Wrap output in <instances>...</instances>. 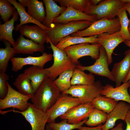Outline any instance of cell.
Wrapping results in <instances>:
<instances>
[{
  "mask_svg": "<svg viewBox=\"0 0 130 130\" xmlns=\"http://www.w3.org/2000/svg\"><path fill=\"white\" fill-rule=\"evenodd\" d=\"M8 91L6 97L0 99V110L13 108L23 111L27 109L29 103L28 101L32 96L22 94L13 88L7 82Z\"/></svg>",
  "mask_w": 130,
  "mask_h": 130,
  "instance_id": "9c48e42d",
  "label": "cell"
},
{
  "mask_svg": "<svg viewBox=\"0 0 130 130\" xmlns=\"http://www.w3.org/2000/svg\"><path fill=\"white\" fill-rule=\"evenodd\" d=\"M98 35L84 37L72 36L69 35L62 39L55 46L57 48L63 50L71 45L83 43H88L91 44L98 43Z\"/></svg>",
  "mask_w": 130,
  "mask_h": 130,
  "instance_id": "484cf974",
  "label": "cell"
},
{
  "mask_svg": "<svg viewBox=\"0 0 130 130\" xmlns=\"http://www.w3.org/2000/svg\"><path fill=\"white\" fill-rule=\"evenodd\" d=\"M130 110V104L123 101L118 103L113 109L108 114L107 120L102 126L103 130H108L113 128L116 121L118 120L124 121Z\"/></svg>",
  "mask_w": 130,
  "mask_h": 130,
  "instance_id": "e0dca14e",
  "label": "cell"
},
{
  "mask_svg": "<svg viewBox=\"0 0 130 130\" xmlns=\"http://www.w3.org/2000/svg\"><path fill=\"white\" fill-rule=\"evenodd\" d=\"M101 1V0H91L92 4L93 6L97 5Z\"/></svg>",
  "mask_w": 130,
  "mask_h": 130,
  "instance_id": "7bdbcfd3",
  "label": "cell"
},
{
  "mask_svg": "<svg viewBox=\"0 0 130 130\" xmlns=\"http://www.w3.org/2000/svg\"><path fill=\"white\" fill-rule=\"evenodd\" d=\"M12 111L24 116L30 124L32 130H45L48 116L46 112L37 108L32 104L29 103L28 107L24 111Z\"/></svg>",
  "mask_w": 130,
  "mask_h": 130,
  "instance_id": "30bf717a",
  "label": "cell"
},
{
  "mask_svg": "<svg viewBox=\"0 0 130 130\" xmlns=\"http://www.w3.org/2000/svg\"><path fill=\"white\" fill-rule=\"evenodd\" d=\"M30 79L35 92L46 78H49L48 71L38 66H32L25 70L24 73Z\"/></svg>",
  "mask_w": 130,
  "mask_h": 130,
  "instance_id": "7402d4cb",
  "label": "cell"
},
{
  "mask_svg": "<svg viewBox=\"0 0 130 130\" xmlns=\"http://www.w3.org/2000/svg\"><path fill=\"white\" fill-rule=\"evenodd\" d=\"M83 43L68 46L63 50L73 62L78 65H81L78 60L85 56H90L96 60L99 57V44H92Z\"/></svg>",
  "mask_w": 130,
  "mask_h": 130,
  "instance_id": "52a82bcc",
  "label": "cell"
},
{
  "mask_svg": "<svg viewBox=\"0 0 130 130\" xmlns=\"http://www.w3.org/2000/svg\"><path fill=\"white\" fill-rule=\"evenodd\" d=\"M9 76L5 72H0V99L4 98L8 91L7 81Z\"/></svg>",
  "mask_w": 130,
  "mask_h": 130,
  "instance_id": "8d00e7d4",
  "label": "cell"
},
{
  "mask_svg": "<svg viewBox=\"0 0 130 130\" xmlns=\"http://www.w3.org/2000/svg\"><path fill=\"white\" fill-rule=\"evenodd\" d=\"M25 7H27V13L37 21L42 23L46 17L43 2L37 0H19Z\"/></svg>",
  "mask_w": 130,
  "mask_h": 130,
  "instance_id": "44dd1931",
  "label": "cell"
},
{
  "mask_svg": "<svg viewBox=\"0 0 130 130\" xmlns=\"http://www.w3.org/2000/svg\"><path fill=\"white\" fill-rule=\"evenodd\" d=\"M124 121L126 124L125 129L123 130H130V110L128 111Z\"/></svg>",
  "mask_w": 130,
  "mask_h": 130,
  "instance_id": "f35d334b",
  "label": "cell"
},
{
  "mask_svg": "<svg viewBox=\"0 0 130 130\" xmlns=\"http://www.w3.org/2000/svg\"><path fill=\"white\" fill-rule=\"evenodd\" d=\"M129 93L130 95V86L129 88Z\"/></svg>",
  "mask_w": 130,
  "mask_h": 130,
  "instance_id": "bcb514c9",
  "label": "cell"
},
{
  "mask_svg": "<svg viewBox=\"0 0 130 130\" xmlns=\"http://www.w3.org/2000/svg\"><path fill=\"white\" fill-rule=\"evenodd\" d=\"M15 8L20 16V23L17 25L15 28V30L19 31L20 27L21 26L28 23H33L41 27L44 30L47 28L32 17L25 10V7L20 2H18L15 0H7Z\"/></svg>",
  "mask_w": 130,
  "mask_h": 130,
  "instance_id": "cb8c5ba5",
  "label": "cell"
},
{
  "mask_svg": "<svg viewBox=\"0 0 130 130\" xmlns=\"http://www.w3.org/2000/svg\"><path fill=\"white\" fill-rule=\"evenodd\" d=\"M108 117V114L94 108L90 114L85 124L91 127L97 126L103 123L105 124Z\"/></svg>",
  "mask_w": 130,
  "mask_h": 130,
  "instance_id": "1f68e13d",
  "label": "cell"
},
{
  "mask_svg": "<svg viewBox=\"0 0 130 130\" xmlns=\"http://www.w3.org/2000/svg\"><path fill=\"white\" fill-rule=\"evenodd\" d=\"M94 108L91 103L81 104L71 109L59 117L66 120L69 123L78 124L87 119Z\"/></svg>",
  "mask_w": 130,
  "mask_h": 130,
  "instance_id": "4fadbf2b",
  "label": "cell"
},
{
  "mask_svg": "<svg viewBox=\"0 0 130 130\" xmlns=\"http://www.w3.org/2000/svg\"><path fill=\"white\" fill-rule=\"evenodd\" d=\"M82 20L93 22L96 20V15H90L71 7H68L59 16L54 19L53 23L66 24L71 21Z\"/></svg>",
  "mask_w": 130,
  "mask_h": 130,
  "instance_id": "2e32d148",
  "label": "cell"
},
{
  "mask_svg": "<svg viewBox=\"0 0 130 130\" xmlns=\"http://www.w3.org/2000/svg\"><path fill=\"white\" fill-rule=\"evenodd\" d=\"M124 42L127 46L130 47V41H125Z\"/></svg>",
  "mask_w": 130,
  "mask_h": 130,
  "instance_id": "ee69618b",
  "label": "cell"
},
{
  "mask_svg": "<svg viewBox=\"0 0 130 130\" xmlns=\"http://www.w3.org/2000/svg\"><path fill=\"white\" fill-rule=\"evenodd\" d=\"M121 25L119 33L125 41H130V33L129 30V20L126 11L123 8L119 12L117 15Z\"/></svg>",
  "mask_w": 130,
  "mask_h": 130,
  "instance_id": "e575fe53",
  "label": "cell"
},
{
  "mask_svg": "<svg viewBox=\"0 0 130 130\" xmlns=\"http://www.w3.org/2000/svg\"><path fill=\"white\" fill-rule=\"evenodd\" d=\"M128 81L130 82V70L128 74L123 80L122 82L124 83Z\"/></svg>",
  "mask_w": 130,
  "mask_h": 130,
  "instance_id": "b9f144b4",
  "label": "cell"
},
{
  "mask_svg": "<svg viewBox=\"0 0 130 130\" xmlns=\"http://www.w3.org/2000/svg\"><path fill=\"white\" fill-rule=\"evenodd\" d=\"M61 6L65 7H71L87 14L91 5V0H55Z\"/></svg>",
  "mask_w": 130,
  "mask_h": 130,
  "instance_id": "4dcf8cb0",
  "label": "cell"
},
{
  "mask_svg": "<svg viewBox=\"0 0 130 130\" xmlns=\"http://www.w3.org/2000/svg\"><path fill=\"white\" fill-rule=\"evenodd\" d=\"M13 84L18 91L22 94L32 97L35 94L31 80L24 73L18 76Z\"/></svg>",
  "mask_w": 130,
  "mask_h": 130,
  "instance_id": "83f0119b",
  "label": "cell"
},
{
  "mask_svg": "<svg viewBox=\"0 0 130 130\" xmlns=\"http://www.w3.org/2000/svg\"><path fill=\"white\" fill-rule=\"evenodd\" d=\"M95 78L92 74L86 73L84 71L76 67L73 70L71 80L72 85H89L95 82Z\"/></svg>",
  "mask_w": 130,
  "mask_h": 130,
  "instance_id": "f1b7e54d",
  "label": "cell"
},
{
  "mask_svg": "<svg viewBox=\"0 0 130 130\" xmlns=\"http://www.w3.org/2000/svg\"><path fill=\"white\" fill-rule=\"evenodd\" d=\"M52 55L45 52H43L42 55L39 57L29 56L23 58L14 57L11 60L12 64V70L17 72L21 70L25 65H31L44 67L45 64L53 58Z\"/></svg>",
  "mask_w": 130,
  "mask_h": 130,
  "instance_id": "7c38bea8",
  "label": "cell"
},
{
  "mask_svg": "<svg viewBox=\"0 0 130 130\" xmlns=\"http://www.w3.org/2000/svg\"><path fill=\"white\" fill-rule=\"evenodd\" d=\"M73 70H69L65 71L59 76L54 82L59 89L61 93L68 90L71 87V79L72 78Z\"/></svg>",
  "mask_w": 130,
  "mask_h": 130,
  "instance_id": "d6a6232c",
  "label": "cell"
},
{
  "mask_svg": "<svg viewBox=\"0 0 130 130\" xmlns=\"http://www.w3.org/2000/svg\"><path fill=\"white\" fill-rule=\"evenodd\" d=\"M61 92L53 81L45 79L31 98L32 104L39 109L46 112L55 104Z\"/></svg>",
  "mask_w": 130,
  "mask_h": 130,
  "instance_id": "6da1fadb",
  "label": "cell"
},
{
  "mask_svg": "<svg viewBox=\"0 0 130 130\" xmlns=\"http://www.w3.org/2000/svg\"><path fill=\"white\" fill-rule=\"evenodd\" d=\"M11 5L7 0H0V14L1 19L5 23L9 21L16 11Z\"/></svg>",
  "mask_w": 130,
  "mask_h": 130,
  "instance_id": "d590c367",
  "label": "cell"
},
{
  "mask_svg": "<svg viewBox=\"0 0 130 130\" xmlns=\"http://www.w3.org/2000/svg\"><path fill=\"white\" fill-rule=\"evenodd\" d=\"M124 3L121 0H101L97 5L91 6L88 14L96 15V20L102 19H112L124 8Z\"/></svg>",
  "mask_w": 130,
  "mask_h": 130,
  "instance_id": "8992f818",
  "label": "cell"
},
{
  "mask_svg": "<svg viewBox=\"0 0 130 130\" xmlns=\"http://www.w3.org/2000/svg\"><path fill=\"white\" fill-rule=\"evenodd\" d=\"M46 7V17L42 24L50 28L54 19L65 11L67 7L59 6L52 0H43Z\"/></svg>",
  "mask_w": 130,
  "mask_h": 130,
  "instance_id": "603a6c76",
  "label": "cell"
},
{
  "mask_svg": "<svg viewBox=\"0 0 130 130\" xmlns=\"http://www.w3.org/2000/svg\"><path fill=\"white\" fill-rule=\"evenodd\" d=\"M118 102L111 98L100 95L95 98L91 103L94 108L108 114L115 107Z\"/></svg>",
  "mask_w": 130,
  "mask_h": 130,
  "instance_id": "4316f807",
  "label": "cell"
},
{
  "mask_svg": "<svg viewBox=\"0 0 130 130\" xmlns=\"http://www.w3.org/2000/svg\"><path fill=\"white\" fill-rule=\"evenodd\" d=\"M99 53V58L93 64L87 66L78 65L76 67L83 71H87L92 74L104 77L115 82V79L109 68V64L107 55L105 49L101 45Z\"/></svg>",
  "mask_w": 130,
  "mask_h": 130,
  "instance_id": "8fae6325",
  "label": "cell"
},
{
  "mask_svg": "<svg viewBox=\"0 0 130 130\" xmlns=\"http://www.w3.org/2000/svg\"><path fill=\"white\" fill-rule=\"evenodd\" d=\"M130 86V82L129 81L115 87L107 84L103 86L101 95L111 98L118 101L121 100L126 102L130 104V95L128 91Z\"/></svg>",
  "mask_w": 130,
  "mask_h": 130,
  "instance_id": "9a60e30c",
  "label": "cell"
},
{
  "mask_svg": "<svg viewBox=\"0 0 130 130\" xmlns=\"http://www.w3.org/2000/svg\"><path fill=\"white\" fill-rule=\"evenodd\" d=\"M102 124L99 125L96 127H86L81 126L78 130H103L102 126Z\"/></svg>",
  "mask_w": 130,
  "mask_h": 130,
  "instance_id": "74e56055",
  "label": "cell"
},
{
  "mask_svg": "<svg viewBox=\"0 0 130 130\" xmlns=\"http://www.w3.org/2000/svg\"><path fill=\"white\" fill-rule=\"evenodd\" d=\"M5 48H0V72H5L7 71L9 61L16 54L11 44L4 40Z\"/></svg>",
  "mask_w": 130,
  "mask_h": 130,
  "instance_id": "f546056e",
  "label": "cell"
},
{
  "mask_svg": "<svg viewBox=\"0 0 130 130\" xmlns=\"http://www.w3.org/2000/svg\"><path fill=\"white\" fill-rule=\"evenodd\" d=\"M128 30L129 32L130 33V27L128 28Z\"/></svg>",
  "mask_w": 130,
  "mask_h": 130,
  "instance_id": "7dc6e473",
  "label": "cell"
},
{
  "mask_svg": "<svg viewBox=\"0 0 130 130\" xmlns=\"http://www.w3.org/2000/svg\"><path fill=\"white\" fill-rule=\"evenodd\" d=\"M98 43L105 49L108 56L109 63L112 62V54L118 45L125 40L120 34L119 31L112 34L104 33L98 35Z\"/></svg>",
  "mask_w": 130,
  "mask_h": 130,
  "instance_id": "5bb4252c",
  "label": "cell"
},
{
  "mask_svg": "<svg viewBox=\"0 0 130 130\" xmlns=\"http://www.w3.org/2000/svg\"><path fill=\"white\" fill-rule=\"evenodd\" d=\"M87 119H85L80 123L75 124L68 123L65 119L63 120L58 123H48L46 125V130H72L78 129L84 124Z\"/></svg>",
  "mask_w": 130,
  "mask_h": 130,
  "instance_id": "836d02e7",
  "label": "cell"
},
{
  "mask_svg": "<svg viewBox=\"0 0 130 130\" xmlns=\"http://www.w3.org/2000/svg\"><path fill=\"white\" fill-rule=\"evenodd\" d=\"M82 104L77 98L61 93L58 100L46 112L48 116L47 123L55 122L56 119L72 108Z\"/></svg>",
  "mask_w": 130,
  "mask_h": 130,
  "instance_id": "ba28073f",
  "label": "cell"
},
{
  "mask_svg": "<svg viewBox=\"0 0 130 130\" xmlns=\"http://www.w3.org/2000/svg\"><path fill=\"white\" fill-rule=\"evenodd\" d=\"M13 47L16 54H32L36 52H43L45 50L44 45L26 39L21 34L16 41L15 46Z\"/></svg>",
  "mask_w": 130,
  "mask_h": 130,
  "instance_id": "d6986e66",
  "label": "cell"
},
{
  "mask_svg": "<svg viewBox=\"0 0 130 130\" xmlns=\"http://www.w3.org/2000/svg\"><path fill=\"white\" fill-rule=\"evenodd\" d=\"M120 28L118 17L111 20L102 19L93 22L87 28L70 35L72 36L88 37L104 33L112 34L119 31Z\"/></svg>",
  "mask_w": 130,
  "mask_h": 130,
  "instance_id": "3957f363",
  "label": "cell"
},
{
  "mask_svg": "<svg viewBox=\"0 0 130 130\" xmlns=\"http://www.w3.org/2000/svg\"><path fill=\"white\" fill-rule=\"evenodd\" d=\"M121 1L124 3H130V0H121Z\"/></svg>",
  "mask_w": 130,
  "mask_h": 130,
  "instance_id": "f6af8a7d",
  "label": "cell"
},
{
  "mask_svg": "<svg viewBox=\"0 0 130 130\" xmlns=\"http://www.w3.org/2000/svg\"><path fill=\"white\" fill-rule=\"evenodd\" d=\"M123 124L122 123H121L118 124L115 127L108 130H123Z\"/></svg>",
  "mask_w": 130,
  "mask_h": 130,
  "instance_id": "60d3db41",
  "label": "cell"
},
{
  "mask_svg": "<svg viewBox=\"0 0 130 130\" xmlns=\"http://www.w3.org/2000/svg\"><path fill=\"white\" fill-rule=\"evenodd\" d=\"M93 22L87 20L74 21L66 24L53 23L50 28L44 30L47 38L56 46L63 39L88 27Z\"/></svg>",
  "mask_w": 130,
  "mask_h": 130,
  "instance_id": "7a4b0ae2",
  "label": "cell"
},
{
  "mask_svg": "<svg viewBox=\"0 0 130 130\" xmlns=\"http://www.w3.org/2000/svg\"><path fill=\"white\" fill-rule=\"evenodd\" d=\"M44 30L36 25L30 26L26 24L21 26L19 31L21 35L30 38L36 43L44 45L46 42L48 43Z\"/></svg>",
  "mask_w": 130,
  "mask_h": 130,
  "instance_id": "ffe728a7",
  "label": "cell"
},
{
  "mask_svg": "<svg viewBox=\"0 0 130 130\" xmlns=\"http://www.w3.org/2000/svg\"><path fill=\"white\" fill-rule=\"evenodd\" d=\"M124 54V57L121 61L114 64L111 71L115 79V87L121 85L130 70V48Z\"/></svg>",
  "mask_w": 130,
  "mask_h": 130,
  "instance_id": "ac0fdd59",
  "label": "cell"
},
{
  "mask_svg": "<svg viewBox=\"0 0 130 130\" xmlns=\"http://www.w3.org/2000/svg\"><path fill=\"white\" fill-rule=\"evenodd\" d=\"M103 86L98 80L91 84L72 85L68 90L62 93L78 98L82 104L91 103L95 98L101 95Z\"/></svg>",
  "mask_w": 130,
  "mask_h": 130,
  "instance_id": "5b68a950",
  "label": "cell"
},
{
  "mask_svg": "<svg viewBox=\"0 0 130 130\" xmlns=\"http://www.w3.org/2000/svg\"><path fill=\"white\" fill-rule=\"evenodd\" d=\"M124 8L128 12L130 15L129 25V27H130V3H124Z\"/></svg>",
  "mask_w": 130,
  "mask_h": 130,
  "instance_id": "ab89813d",
  "label": "cell"
},
{
  "mask_svg": "<svg viewBox=\"0 0 130 130\" xmlns=\"http://www.w3.org/2000/svg\"><path fill=\"white\" fill-rule=\"evenodd\" d=\"M47 41L48 43L50 44V47L53 52V63L51 66L46 69L49 72V78L53 81L63 72L69 70H74L78 65L63 50L57 48L48 39Z\"/></svg>",
  "mask_w": 130,
  "mask_h": 130,
  "instance_id": "277c9868",
  "label": "cell"
},
{
  "mask_svg": "<svg viewBox=\"0 0 130 130\" xmlns=\"http://www.w3.org/2000/svg\"><path fill=\"white\" fill-rule=\"evenodd\" d=\"M19 14L16 11L12 18L4 24L0 25V39L6 41L10 43L13 47L16 45V41L13 36V30L15 29L14 23L19 18Z\"/></svg>",
  "mask_w": 130,
  "mask_h": 130,
  "instance_id": "d4e9b609",
  "label": "cell"
}]
</instances>
